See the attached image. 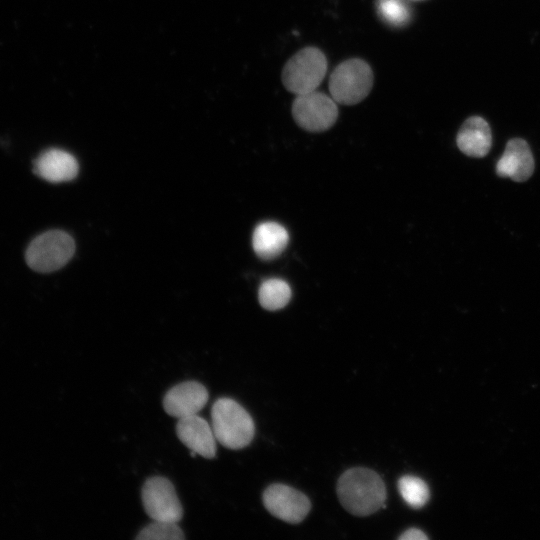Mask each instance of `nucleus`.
Returning <instances> with one entry per match:
<instances>
[{
  "mask_svg": "<svg viewBox=\"0 0 540 540\" xmlns=\"http://www.w3.org/2000/svg\"><path fill=\"white\" fill-rule=\"evenodd\" d=\"M326 71L327 60L322 51L307 47L297 52L285 64L282 82L288 91L301 95L315 91Z\"/></svg>",
  "mask_w": 540,
  "mask_h": 540,
  "instance_id": "20e7f679",
  "label": "nucleus"
},
{
  "mask_svg": "<svg viewBox=\"0 0 540 540\" xmlns=\"http://www.w3.org/2000/svg\"><path fill=\"white\" fill-rule=\"evenodd\" d=\"M141 497L144 510L152 520L178 523L182 519V505L167 478H148L142 487Z\"/></svg>",
  "mask_w": 540,
  "mask_h": 540,
  "instance_id": "0eeeda50",
  "label": "nucleus"
},
{
  "mask_svg": "<svg viewBox=\"0 0 540 540\" xmlns=\"http://www.w3.org/2000/svg\"><path fill=\"white\" fill-rule=\"evenodd\" d=\"M372 85V70L361 59L342 62L334 69L329 79L331 97L343 105H354L364 100Z\"/></svg>",
  "mask_w": 540,
  "mask_h": 540,
  "instance_id": "7ed1b4c3",
  "label": "nucleus"
},
{
  "mask_svg": "<svg viewBox=\"0 0 540 540\" xmlns=\"http://www.w3.org/2000/svg\"><path fill=\"white\" fill-rule=\"evenodd\" d=\"M533 171L534 159L527 142L520 138L508 141L502 157L497 162V174L523 182L530 178Z\"/></svg>",
  "mask_w": 540,
  "mask_h": 540,
  "instance_id": "9b49d317",
  "label": "nucleus"
},
{
  "mask_svg": "<svg viewBox=\"0 0 540 540\" xmlns=\"http://www.w3.org/2000/svg\"><path fill=\"white\" fill-rule=\"evenodd\" d=\"M289 241L287 230L277 222H262L255 228L252 245L256 255L264 260L278 257Z\"/></svg>",
  "mask_w": 540,
  "mask_h": 540,
  "instance_id": "4468645a",
  "label": "nucleus"
},
{
  "mask_svg": "<svg viewBox=\"0 0 540 540\" xmlns=\"http://www.w3.org/2000/svg\"><path fill=\"white\" fill-rule=\"evenodd\" d=\"M457 146L471 157L485 156L491 147L492 137L488 123L481 117L468 118L457 134Z\"/></svg>",
  "mask_w": 540,
  "mask_h": 540,
  "instance_id": "ddd939ff",
  "label": "nucleus"
},
{
  "mask_svg": "<svg viewBox=\"0 0 540 540\" xmlns=\"http://www.w3.org/2000/svg\"><path fill=\"white\" fill-rule=\"evenodd\" d=\"M292 115L301 128L322 132L333 126L338 117V108L333 98L315 90L297 95L292 105Z\"/></svg>",
  "mask_w": 540,
  "mask_h": 540,
  "instance_id": "423d86ee",
  "label": "nucleus"
},
{
  "mask_svg": "<svg viewBox=\"0 0 540 540\" xmlns=\"http://www.w3.org/2000/svg\"><path fill=\"white\" fill-rule=\"evenodd\" d=\"M262 498L268 512L288 523L301 522L311 508L310 500L306 495L284 484L268 486Z\"/></svg>",
  "mask_w": 540,
  "mask_h": 540,
  "instance_id": "6e6552de",
  "label": "nucleus"
},
{
  "mask_svg": "<svg viewBox=\"0 0 540 540\" xmlns=\"http://www.w3.org/2000/svg\"><path fill=\"white\" fill-rule=\"evenodd\" d=\"M398 490L403 500L412 508H421L429 500L427 484L416 476H402L398 480Z\"/></svg>",
  "mask_w": 540,
  "mask_h": 540,
  "instance_id": "dca6fc26",
  "label": "nucleus"
},
{
  "mask_svg": "<svg viewBox=\"0 0 540 540\" xmlns=\"http://www.w3.org/2000/svg\"><path fill=\"white\" fill-rule=\"evenodd\" d=\"M428 537L419 529L411 528L399 536L400 540H426Z\"/></svg>",
  "mask_w": 540,
  "mask_h": 540,
  "instance_id": "6ab92c4d",
  "label": "nucleus"
},
{
  "mask_svg": "<svg viewBox=\"0 0 540 540\" xmlns=\"http://www.w3.org/2000/svg\"><path fill=\"white\" fill-rule=\"evenodd\" d=\"M290 298L291 289L282 279L271 278L260 285L258 299L266 310H279L288 304Z\"/></svg>",
  "mask_w": 540,
  "mask_h": 540,
  "instance_id": "2eb2a0df",
  "label": "nucleus"
},
{
  "mask_svg": "<svg viewBox=\"0 0 540 540\" xmlns=\"http://www.w3.org/2000/svg\"><path fill=\"white\" fill-rule=\"evenodd\" d=\"M337 495L348 512L367 516L385 506L386 487L375 471L357 467L346 470L340 476Z\"/></svg>",
  "mask_w": 540,
  "mask_h": 540,
  "instance_id": "f257e3e1",
  "label": "nucleus"
},
{
  "mask_svg": "<svg viewBox=\"0 0 540 540\" xmlns=\"http://www.w3.org/2000/svg\"><path fill=\"white\" fill-rule=\"evenodd\" d=\"M185 538L178 523L155 521L145 526L137 534V540H183Z\"/></svg>",
  "mask_w": 540,
  "mask_h": 540,
  "instance_id": "a211bd4d",
  "label": "nucleus"
},
{
  "mask_svg": "<svg viewBox=\"0 0 540 540\" xmlns=\"http://www.w3.org/2000/svg\"><path fill=\"white\" fill-rule=\"evenodd\" d=\"M209 394L204 385L186 381L173 386L163 398L166 413L178 419L196 415L207 403Z\"/></svg>",
  "mask_w": 540,
  "mask_h": 540,
  "instance_id": "1a4fd4ad",
  "label": "nucleus"
},
{
  "mask_svg": "<svg viewBox=\"0 0 540 540\" xmlns=\"http://www.w3.org/2000/svg\"><path fill=\"white\" fill-rule=\"evenodd\" d=\"M33 171L48 182H66L77 176L78 163L73 155L64 150L49 149L36 158Z\"/></svg>",
  "mask_w": 540,
  "mask_h": 540,
  "instance_id": "f8f14e48",
  "label": "nucleus"
},
{
  "mask_svg": "<svg viewBox=\"0 0 540 540\" xmlns=\"http://www.w3.org/2000/svg\"><path fill=\"white\" fill-rule=\"evenodd\" d=\"M211 426L217 442L238 450L250 444L255 425L250 414L231 398L217 399L211 408Z\"/></svg>",
  "mask_w": 540,
  "mask_h": 540,
  "instance_id": "f03ea898",
  "label": "nucleus"
},
{
  "mask_svg": "<svg viewBox=\"0 0 540 540\" xmlns=\"http://www.w3.org/2000/svg\"><path fill=\"white\" fill-rule=\"evenodd\" d=\"M75 243L61 230L47 231L37 236L28 246L26 263L34 271L49 273L62 268L73 256Z\"/></svg>",
  "mask_w": 540,
  "mask_h": 540,
  "instance_id": "39448f33",
  "label": "nucleus"
},
{
  "mask_svg": "<svg viewBox=\"0 0 540 540\" xmlns=\"http://www.w3.org/2000/svg\"><path fill=\"white\" fill-rule=\"evenodd\" d=\"M179 440L196 454L212 459L216 455V437L212 426L196 415L180 418L176 424Z\"/></svg>",
  "mask_w": 540,
  "mask_h": 540,
  "instance_id": "9d476101",
  "label": "nucleus"
},
{
  "mask_svg": "<svg viewBox=\"0 0 540 540\" xmlns=\"http://www.w3.org/2000/svg\"><path fill=\"white\" fill-rule=\"evenodd\" d=\"M376 7L380 18L390 26L402 27L410 20V10L402 0H377Z\"/></svg>",
  "mask_w": 540,
  "mask_h": 540,
  "instance_id": "f3484780",
  "label": "nucleus"
}]
</instances>
